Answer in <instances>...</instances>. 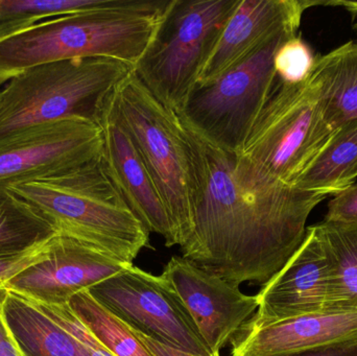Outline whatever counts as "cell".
Returning <instances> with one entry per match:
<instances>
[{"label":"cell","mask_w":357,"mask_h":356,"mask_svg":"<svg viewBox=\"0 0 357 356\" xmlns=\"http://www.w3.org/2000/svg\"><path fill=\"white\" fill-rule=\"evenodd\" d=\"M195 138L203 196L182 257L233 286H264L301 246L308 217L327 196L261 181L234 155Z\"/></svg>","instance_id":"cell-1"},{"label":"cell","mask_w":357,"mask_h":356,"mask_svg":"<svg viewBox=\"0 0 357 356\" xmlns=\"http://www.w3.org/2000/svg\"><path fill=\"white\" fill-rule=\"evenodd\" d=\"M171 0H127L115 8L63 15L0 40V86L27 69L77 58L135 67Z\"/></svg>","instance_id":"cell-2"},{"label":"cell","mask_w":357,"mask_h":356,"mask_svg":"<svg viewBox=\"0 0 357 356\" xmlns=\"http://www.w3.org/2000/svg\"><path fill=\"white\" fill-rule=\"evenodd\" d=\"M58 233L91 245L128 265L150 247V232L132 212L100 158L60 175L8 188Z\"/></svg>","instance_id":"cell-3"},{"label":"cell","mask_w":357,"mask_h":356,"mask_svg":"<svg viewBox=\"0 0 357 356\" xmlns=\"http://www.w3.org/2000/svg\"><path fill=\"white\" fill-rule=\"evenodd\" d=\"M110 102L154 181L181 247L190 235L203 196L195 135L177 112L153 95L134 70L117 86Z\"/></svg>","instance_id":"cell-4"},{"label":"cell","mask_w":357,"mask_h":356,"mask_svg":"<svg viewBox=\"0 0 357 356\" xmlns=\"http://www.w3.org/2000/svg\"><path fill=\"white\" fill-rule=\"evenodd\" d=\"M337 133L325 117L318 87L310 77L297 85L277 77L235 158L261 181L298 187Z\"/></svg>","instance_id":"cell-5"},{"label":"cell","mask_w":357,"mask_h":356,"mask_svg":"<svg viewBox=\"0 0 357 356\" xmlns=\"http://www.w3.org/2000/svg\"><path fill=\"white\" fill-rule=\"evenodd\" d=\"M132 70L108 58L70 59L27 69L0 90V139L64 119L100 125L107 102Z\"/></svg>","instance_id":"cell-6"},{"label":"cell","mask_w":357,"mask_h":356,"mask_svg":"<svg viewBox=\"0 0 357 356\" xmlns=\"http://www.w3.org/2000/svg\"><path fill=\"white\" fill-rule=\"evenodd\" d=\"M239 0H171L134 72L169 110L190 95Z\"/></svg>","instance_id":"cell-7"},{"label":"cell","mask_w":357,"mask_h":356,"mask_svg":"<svg viewBox=\"0 0 357 356\" xmlns=\"http://www.w3.org/2000/svg\"><path fill=\"white\" fill-rule=\"evenodd\" d=\"M293 36H278L215 81L197 86L177 111L183 125L208 146L238 154L276 84L275 54Z\"/></svg>","instance_id":"cell-8"},{"label":"cell","mask_w":357,"mask_h":356,"mask_svg":"<svg viewBox=\"0 0 357 356\" xmlns=\"http://www.w3.org/2000/svg\"><path fill=\"white\" fill-rule=\"evenodd\" d=\"M88 292L133 332L185 353L213 355L184 303L162 276L129 265Z\"/></svg>","instance_id":"cell-9"},{"label":"cell","mask_w":357,"mask_h":356,"mask_svg":"<svg viewBox=\"0 0 357 356\" xmlns=\"http://www.w3.org/2000/svg\"><path fill=\"white\" fill-rule=\"evenodd\" d=\"M102 127L71 118L26 127L0 139V190L60 175L102 155Z\"/></svg>","instance_id":"cell-10"},{"label":"cell","mask_w":357,"mask_h":356,"mask_svg":"<svg viewBox=\"0 0 357 356\" xmlns=\"http://www.w3.org/2000/svg\"><path fill=\"white\" fill-rule=\"evenodd\" d=\"M128 263L65 234L50 240L46 256L2 288L43 305H66L77 293L121 272Z\"/></svg>","instance_id":"cell-11"},{"label":"cell","mask_w":357,"mask_h":356,"mask_svg":"<svg viewBox=\"0 0 357 356\" xmlns=\"http://www.w3.org/2000/svg\"><path fill=\"white\" fill-rule=\"evenodd\" d=\"M161 276L184 303L213 355L220 353L259 307L256 295L243 294L239 286L184 257H172Z\"/></svg>","instance_id":"cell-12"},{"label":"cell","mask_w":357,"mask_h":356,"mask_svg":"<svg viewBox=\"0 0 357 356\" xmlns=\"http://www.w3.org/2000/svg\"><path fill=\"white\" fill-rule=\"evenodd\" d=\"M256 296L259 307L245 322L249 327L331 311L328 265L312 226L307 227L299 249Z\"/></svg>","instance_id":"cell-13"},{"label":"cell","mask_w":357,"mask_h":356,"mask_svg":"<svg viewBox=\"0 0 357 356\" xmlns=\"http://www.w3.org/2000/svg\"><path fill=\"white\" fill-rule=\"evenodd\" d=\"M317 6H321V1L239 0L202 70L197 86L215 81L278 36L297 35L304 13Z\"/></svg>","instance_id":"cell-14"},{"label":"cell","mask_w":357,"mask_h":356,"mask_svg":"<svg viewBox=\"0 0 357 356\" xmlns=\"http://www.w3.org/2000/svg\"><path fill=\"white\" fill-rule=\"evenodd\" d=\"M110 98L100 121L102 167L146 229L163 236L165 246L172 248L177 238L171 217L137 148L113 111Z\"/></svg>","instance_id":"cell-15"},{"label":"cell","mask_w":357,"mask_h":356,"mask_svg":"<svg viewBox=\"0 0 357 356\" xmlns=\"http://www.w3.org/2000/svg\"><path fill=\"white\" fill-rule=\"evenodd\" d=\"M357 341V311H326L264 327L243 324L231 339V356H281Z\"/></svg>","instance_id":"cell-16"},{"label":"cell","mask_w":357,"mask_h":356,"mask_svg":"<svg viewBox=\"0 0 357 356\" xmlns=\"http://www.w3.org/2000/svg\"><path fill=\"white\" fill-rule=\"evenodd\" d=\"M3 315L24 356H88L83 344L24 297L8 291Z\"/></svg>","instance_id":"cell-17"},{"label":"cell","mask_w":357,"mask_h":356,"mask_svg":"<svg viewBox=\"0 0 357 356\" xmlns=\"http://www.w3.org/2000/svg\"><path fill=\"white\" fill-rule=\"evenodd\" d=\"M310 79L318 87L323 112L335 131L357 118V41L317 56Z\"/></svg>","instance_id":"cell-18"},{"label":"cell","mask_w":357,"mask_h":356,"mask_svg":"<svg viewBox=\"0 0 357 356\" xmlns=\"http://www.w3.org/2000/svg\"><path fill=\"white\" fill-rule=\"evenodd\" d=\"M328 265L331 311H357V222L312 225Z\"/></svg>","instance_id":"cell-19"},{"label":"cell","mask_w":357,"mask_h":356,"mask_svg":"<svg viewBox=\"0 0 357 356\" xmlns=\"http://www.w3.org/2000/svg\"><path fill=\"white\" fill-rule=\"evenodd\" d=\"M357 178V118L340 127L328 148L300 180L306 192L335 196L356 183Z\"/></svg>","instance_id":"cell-20"},{"label":"cell","mask_w":357,"mask_h":356,"mask_svg":"<svg viewBox=\"0 0 357 356\" xmlns=\"http://www.w3.org/2000/svg\"><path fill=\"white\" fill-rule=\"evenodd\" d=\"M68 307L111 355L154 356L129 326L96 302L88 291L75 295Z\"/></svg>","instance_id":"cell-21"},{"label":"cell","mask_w":357,"mask_h":356,"mask_svg":"<svg viewBox=\"0 0 357 356\" xmlns=\"http://www.w3.org/2000/svg\"><path fill=\"white\" fill-rule=\"evenodd\" d=\"M127 0H0V40L63 15L115 8Z\"/></svg>","instance_id":"cell-22"},{"label":"cell","mask_w":357,"mask_h":356,"mask_svg":"<svg viewBox=\"0 0 357 356\" xmlns=\"http://www.w3.org/2000/svg\"><path fill=\"white\" fill-rule=\"evenodd\" d=\"M54 228L10 189L0 190V250H23L56 235Z\"/></svg>","instance_id":"cell-23"},{"label":"cell","mask_w":357,"mask_h":356,"mask_svg":"<svg viewBox=\"0 0 357 356\" xmlns=\"http://www.w3.org/2000/svg\"><path fill=\"white\" fill-rule=\"evenodd\" d=\"M316 58L307 42L298 33L284 40L277 49L274 56L275 72L283 83H303L310 77Z\"/></svg>","instance_id":"cell-24"},{"label":"cell","mask_w":357,"mask_h":356,"mask_svg":"<svg viewBox=\"0 0 357 356\" xmlns=\"http://www.w3.org/2000/svg\"><path fill=\"white\" fill-rule=\"evenodd\" d=\"M50 240L23 250H0V288L15 276L42 261L46 256Z\"/></svg>","instance_id":"cell-25"},{"label":"cell","mask_w":357,"mask_h":356,"mask_svg":"<svg viewBox=\"0 0 357 356\" xmlns=\"http://www.w3.org/2000/svg\"><path fill=\"white\" fill-rule=\"evenodd\" d=\"M54 321L84 345L88 356H114L98 342L70 309H65L58 311L54 316Z\"/></svg>","instance_id":"cell-26"},{"label":"cell","mask_w":357,"mask_h":356,"mask_svg":"<svg viewBox=\"0 0 357 356\" xmlns=\"http://www.w3.org/2000/svg\"><path fill=\"white\" fill-rule=\"evenodd\" d=\"M324 221L343 223L357 222V182L331 199L327 206Z\"/></svg>","instance_id":"cell-27"},{"label":"cell","mask_w":357,"mask_h":356,"mask_svg":"<svg viewBox=\"0 0 357 356\" xmlns=\"http://www.w3.org/2000/svg\"><path fill=\"white\" fill-rule=\"evenodd\" d=\"M8 291L0 288V356H24L3 315V302Z\"/></svg>","instance_id":"cell-28"},{"label":"cell","mask_w":357,"mask_h":356,"mask_svg":"<svg viewBox=\"0 0 357 356\" xmlns=\"http://www.w3.org/2000/svg\"><path fill=\"white\" fill-rule=\"evenodd\" d=\"M281 356H357V341L340 343L304 353Z\"/></svg>","instance_id":"cell-29"},{"label":"cell","mask_w":357,"mask_h":356,"mask_svg":"<svg viewBox=\"0 0 357 356\" xmlns=\"http://www.w3.org/2000/svg\"><path fill=\"white\" fill-rule=\"evenodd\" d=\"M135 334H137L140 341L144 343V346H146V348L149 349V351L154 356H205L185 353V351L178 350V349L173 348V347L161 344V343L156 342V341L152 340V339L146 338V336H142V334H138V332H135ZM208 356H220V355L218 353V355Z\"/></svg>","instance_id":"cell-30"}]
</instances>
